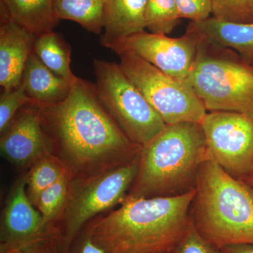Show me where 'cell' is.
<instances>
[{"instance_id":"obj_32","label":"cell","mask_w":253,"mask_h":253,"mask_svg":"<svg viewBox=\"0 0 253 253\" xmlns=\"http://www.w3.org/2000/svg\"><path fill=\"white\" fill-rule=\"evenodd\" d=\"M251 64H252V66H253V63H251Z\"/></svg>"},{"instance_id":"obj_23","label":"cell","mask_w":253,"mask_h":253,"mask_svg":"<svg viewBox=\"0 0 253 253\" xmlns=\"http://www.w3.org/2000/svg\"><path fill=\"white\" fill-rule=\"evenodd\" d=\"M212 16L232 23L253 22V0H212Z\"/></svg>"},{"instance_id":"obj_12","label":"cell","mask_w":253,"mask_h":253,"mask_svg":"<svg viewBox=\"0 0 253 253\" xmlns=\"http://www.w3.org/2000/svg\"><path fill=\"white\" fill-rule=\"evenodd\" d=\"M57 226L46 225L41 212L28 199L26 180L15 183L1 214L0 252L47 234Z\"/></svg>"},{"instance_id":"obj_27","label":"cell","mask_w":253,"mask_h":253,"mask_svg":"<svg viewBox=\"0 0 253 253\" xmlns=\"http://www.w3.org/2000/svg\"><path fill=\"white\" fill-rule=\"evenodd\" d=\"M59 235V228L56 227L47 234L31 240L24 244L1 251L0 253H38L49 240Z\"/></svg>"},{"instance_id":"obj_7","label":"cell","mask_w":253,"mask_h":253,"mask_svg":"<svg viewBox=\"0 0 253 253\" xmlns=\"http://www.w3.org/2000/svg\"><path fill=\"white\" fill-rule=\"evenodd\" d=\"M92 63L98 98L131 141L144 146L165 129L167 125L119 63L99 59H93Z\"/></svg>"},{"instance_id":"obj_16","label":"cell","mask_w":253,"mask_h":253,"mask_svg":"<svg viewBox=\"0 0 253 253\" xmlns=\"http://www.w3.org/2000/svg\"><path fill=\"white\" fill-rule=\"evenodd\" d=\"M147 2L148 0H106L101 45L144 31Z\"/></svg>"},{"instance_id":"obj_6","label":"cell","mask_w":253,"mask_h":253,"mask_svg":"<svg viewBox=\"0 0 253 253\" xmlns=\"http://www.w3.org/2000/svg\"><path fill=\"white\" fill-rule=\"evenodd\" d=\"M139 161V156L107 172L70 181L67 201L59 219L62 223L61 253H69L76 236L91 219L123 204L137 174Z\"/></svg>"},{"instance_id":"obj_31","label":"cell","mask_w":253,"mask_h":253,"mask_svg":"<svg viewBox=\"0 0 253 253\" xmlns=\"http://www.w3.org/2000/svg\"><path fill=\"white\" fill-rule=\"evenodd\" d=\"M243 180L246 181L250 186H252L253 188V174L247 176V177L244 178V179H243Z\"/></svg>"},{"instance_id":"obj_18","label":"cell","mask_w":253,"mask_h":253,"mask_svg":"<svg viewBox=\"0 0 253 253\" xmlns=\"http://www.w3.org/2000/svg\"><path fill=\"white\" fill-rule=\"evenodd\" d=\"M53 6L60 21H74L95 35L104 30L106 0H53Z\"/></svg>"},{"instance_id":"obj_8","label":"cell","mask_w":253,"mask_h":253,"mask_svg":"<svg viewBox=\"0 0 253 253\" xmlns=\"http://www.w3.org/2000/svg\"><path fill=\"white\" fill-rule=\"evenodd\" d=\"M119 65L166 125L201 124L207 110L189 83L170 77L127 50L113 48Z\"/></svg>"},{"instance_id":"obj_17","label":"cell","mask_w":253,"mask_h":253,"mask_svg":"<svg viewBox=\"0 0 253 253\" xmlns=\"http://www.w3.org/2000/svg\"><path fill=\"white\" fill-rule=\"evenodd\" d=\"M1 11L36 36L54 31L60 20L53 0H0Z\"/></svg>"},{"instance_id":"obj_10","label":"cell","mask_w":253,"mask_h":253,"mask_svg":"<svg viewBox=\"0 0 253 253\" xmlns=\"http://www.w3.org/2000/svg\"><path fill=\"white\" fill-rule=\"evenodd\" d=\"M102 46L127 50L170 77L188 82L197 53L198 37L188 28L179 38L144 31Z\"/></svg>"},{"instance_id":"obj_9","label":"cell","mask_w":253,"mask_h":253,"mask_svg":"<svg viewBox=\"0 0 253 253\" xmlns=\"http://www.w3.org/2000/svg\"><path fill=\"white\" fill-rule=\"evenodd\" d=\"M207 160L238 179L253 174V115L211 111L201 123Z\"/></svg>"},{"instance_id":"obj_13","label":"cell","mask_w":253,"mask_h":253,"mask_svg":"<svg viewBox=\"0 0 253 253\" xmlns=\"http://www.w3.org/2000/svg\"><path fill=\"white\" fill-rule=\"evenodd\" d=\"M36 37L1 12L0 85L3 90H12L21 84Z\"/></svg>"},{"instance_id":"obj_26","label":"cell","mask_w":253,"mask_h":253,"mask_svg":"<svg viewBox=\"0 0 253 253\" xmlns=\"http://www.w3.org/2000/svg\"><path fill=\"white\" fill-rule=\"evenodd\" d=\"M180 18L199 23L212 16V0H175Z\"/></svg>"},{"instance_id":"obj_29","label":"cell","mask_w":253,"mask_h":253,"mask_svg":"<svg viewBox=\"0 0 253 253\" xmlns=\"http://www.w3.org/2000/svg\"><path fill=\"white\" fill-rule=\"evenodd\" d=\"M220 250L223 253H253V245H232V246H226Z\"/></svg>"},{"instance_id":"obj_19","label":"cell","mask_w":253,"mask_h":253,"mask_svg":"<svg viewBox=\"0 0 253 253\" xmlns=\"http://www.w3.org/2000/svg\"><path fill=\"white\" fill-rule=\"evenodd\" d=\"M33 52L52 72L68 81H76L71 68V46L59 33L51 31L37 36Z\"/></svg>"},{"instance_id":"obj_30","label":"cell","mask_w":253,"mask_h":253,"mask_svg":"<svg viewBox=\"0 0 253 253\" xmlns=\"http://www.w3.org/2000/svg\"><path fill=\"white\" fill-rule=\"evenodd\" d=\"M59 237L60 235L49 240L38 253H61L59 246Z\"/></svg>"},{"instance_id":"obj_15","label":"cell","mask_w":253,"mask_h":253,"mask_svg":"<svg viewBox=\"0 0 253 253\" xmlns=\"http://www.w3.org/2000/svg\"><path fill=\"white\" fill-rule=\"evenodd\" d=\"M73 83L52 72L34 52L29 56L21 82L32 102L39 106L57 104L66 99Z\"/></svg>"},{"instance_id":"obj_5","label":"cell","mask_w":253,"mask_h":253,"mask_svg":"<svg viewBox=\"0 0 253 253\" xmlns=\"http://www.w3.org/2000/svg\"><path fill=\"white\" fill-rule=\"evenodd\" d=\"M194 33L198 37L197 53L188 83L208 112L253 115L252 64L236 51L214 45Z\"/></svg>"},{"instance_id":"obj_14","label":"cell","mask_w":253,"mask_h":253,"mask_svg":"<svg viewBox=\"0 0 253 253\" xmlns=\"http://www.w3.org/2000/svg\"><path fill=\"white\" fill-rule=\"evenodd\" d=\"M188 28L204 41L236 51L245 61L253 63V22L232 23L210 17Z\"/></svg>"},{"instance_id":"obj_3","label":"cell","mask_w":253,"mask_h":253,"mask_svg":"<svg viewBox=\"0 0 253 253\" xmlns=\"http://www.w3.org/2000/svg\"><path fill=\"white\" fill-rule=\"evenodd\" d=\"M207 160L201 124L167 125L141 147L139 168L128 196L164 198L194 191L200 168Z\"/></svg>"},{"instance_id":"obj_20","label":"cell","mask_w":253,"mask_h":253,"mask_svg":"<svg viewBox=\"0 0 253 253\" xmlns=\"http://www.w3.org/2000/svg\"><path fill=\"white\" fill-rule=\"evenodd\" d=\"M66 173L62 164L50 153L42 156L32 165L24 176L28 197L35 207L42 192Z\"/></svg>"},{"instance_id":"obj_11","label":"cell","mask_w":253,"mask_h":253,"mask_svg":"<svg viewBox=\"0 0 253 253\" xmlns=\"http://www.w3.org/2000/svg\"><path fill=\"white\" fill-rule=\"evenodd\" d=\"M0 151L4 159L18 168H29L49 153L38 105L32 103L20 110L1 133Z\"/></svg>"},{"instance_id":"obj_28","label":"cell","mask_w":253,"mask_h":253,"mask_svg":"<svg viewBox=\"0 0 253 253\" xmlns=\"http://www.w3.org/2000/svg\"><path fill=\"white\" fill-rule=\"evenodd\" d=\"M73 253H106L104 250L94 244L84 233L83 238L75 247Z\"/></svg>"},{"instance_id":"obj_22","label":"cell","mask_w":253,"mask_h":253,"mask_svg":"<svg viewBox=\"0 0 253 253\" xmlns=\"http://www.w3.org/2000/svg\"><path fill=\"white\" fill-rule=\"evenodd\" d=\"M145 18L150 33L167 36L181 20L175 0H148Z\"/></svg>"},{"instance_id":"obj_21","label":"cell","mask_w":253,"mask_h":253,"mask_svg":"<svg viewBox=\"0 0 253 253\" xmlns=\"http://www.w3.org/2000/svg\"><path fill=\"white\" fill-rule=\"evenodd\" d=\"M70 181V176L66 173L40 195L36 208L46 225L55 224L61 217L67 201Z\"/></svg>"},{"instance_id":"obj_24","label":"cell","mask_w":253,"mask_h":253,"mask_svg":"<svg viewBox=\"0 0 253 253\" xmlns=\"http://www.w3.org/2000/svg\"><path fill=\"white\" fill-rule=\"evenodd\" d=\"M32 103L22 84L12 90H3L0 96V132L9 126L20 110Z\"/></svg>"},{"instance_id":"obj_25","label":"cell","mask_w":253,"mask_h":253,"mask_svg":"<svg viewBox=\"0 0 253 253\" xmlns=\"http://www.w3.org/2000/svg\"><path fill=\"white\" fill-rule=\"evenodd\" d=\"M172 253H223L204 239L196 230L193 223H190L185 235Z\"/></svg>"},{"instance_id":"obj_1","label":"cell","mask_w":253,"mask_h":253,"mask_svg":"<svg viewBox=\"0 0 253 253\" xmlns=\"http://www.w3.org/2000/svg\"><path fill=\"white\" fill-rule=\"evenodd\" d=\"M39 108L49 153L71 180L125 166L140 154L142 146L123 132L90 82L77 77L66 99Z\"/></svg>"},{"instance_id":"obj_2","label":"cell","mask_w":253,"mask_h":253,"mask_svg":"<svg viewBox=\"0 0 253 253\" xmlns=\"http://www.w3.org/2000/svg\"><path fill=\"white\" fill-rule=\"evenodd\" d=\"M194 191L181 196L136 198L86 224L84 234L106 253H172L191 223Z\"/></svg>"},{"instance_id":"obj_4","label":"cell","mask_w":253,"mask_h":253,"mask_svg":"<svg viewBox=\"0 0 253 253\" xmlns=\"http://www.w3.org/2000/svg\"><path fill=\"white\" fill-rule=\"evenodd\" d=\"M190 218L214 247L253 245V188L211 160L200 168Z\"/></svg>"}]
</instances>
